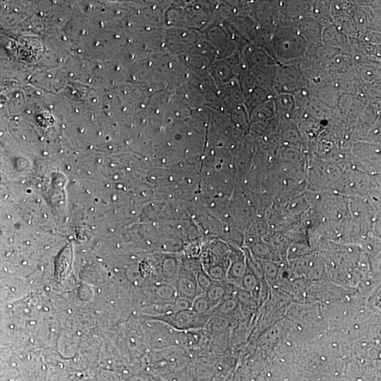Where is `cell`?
<instances>
[{
    "label": "cell",
    "instance_id": "cell-1",
    "mask_svg": "<svg viewBox=\"0 0 381 381\" xmlns=\"http://www.w3.org/2000/svg\"><path fill=\"white\" fill-rule=\"evenodd\" d=\"M159 317H162L159 318V321L165 322L168 326L179 330H188L202 325L201 315L191 309L176 311Z\"/></svg>",
    "mask_w": 381,
    "mask_h": 381
},
{
    "label": "cell",
    "instance_id": "cell-2",
    "mask_svg": "<svg viewBox=\"0 0 381 381\" xmlns=\"http://www.w3.org/2000/svg\"><path fill=\"white\" fill-rule=\"evenodd\" d=\"M206 297L208 300L211 307H213L215 305L218 304L221 300H222L223 297L225 295L226 292L223 289L222 286H210L208 289H207L206 292H204Z\"/></svg>",
    "mask_w": 381,
    "mask_h": 381
},
{
    "label": "cell",
    "instance_id": "cell-3",
    "mask_svg": "<svg viewBox=\"0 0 381 381\" xmlns=\"http://www.w3.org/2000/svg\"><path fill=\"white\" fill-rule=\"evenodd\" d=\"M210 308H212L211 306L204 293L200 294L192 302V311L199 315L203 316L207 314Z\"/></svg>",
    "mask_w": 381,
    "mask_h": 381
}]
</instances>
